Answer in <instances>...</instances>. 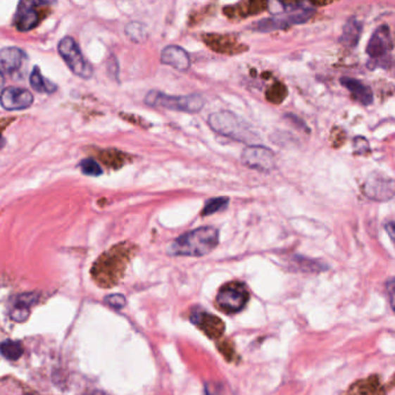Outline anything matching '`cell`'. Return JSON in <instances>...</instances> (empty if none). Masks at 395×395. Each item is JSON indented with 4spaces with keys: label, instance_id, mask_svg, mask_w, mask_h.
Listing matches in <instances>:
<instances>
[{
    "label": "cell",
    "instance_id": "cell-31",
    "mask_svg": "<svg viewBox=\"0 0 395 395\" xmlns=\"http://www.w3.org/2000/svg\"><path fill=\"white\" fill-rule=\"evenodd\" d=\"M5 143H6V142H5V138L3 137V134H1V132H0V150L3 149Z\"/></svg>",
    "mask_w": 395,
    "mask_h": 395
},
{
    "label": "cell",
    "instance_id": "cell-3",
    "mask_svg": "<svg viewBox=\"0 0 395 395\" xmlns=\"http://www.w3.org/2000/svg\"><path fill=\"white\" fill-rule=\"evenodd\" d=\"M210 127L217 134L242 143H254L260 139L258 132L247 122L231 111H217L208 118Z\"/></svg>",
    "mask_w": 395,
    "mask_h": 395
},
{
    "label": "cell",
    "instance_id": "cell-27",
    "mask_svg": "<svg viewBox=\"0 0 395 395\" xmlns=\"http://www.w3.org/2000/svg\"><path fill=\"white\" fill-rule=\"evenodd\" d=\"M369 149V143L366 141L365 138L356 137L355 138V150L358 152V154H363L366 152Z\"/></svg>",
    "mask_w": 395,
    "mask_h": 395
},
{
    "label": "cell",
    "instance_id": "cell-32",
    "mask_svg": "<svg viewBox=\"0 0 395 395\" xmlns=\"http://www.w3.org/2000/svg\"><path fill=\"white\" fill-rule=\"evenodd\" d=\"M87 395H108L107 393L102 392V391H94V392L89 393Z\"/></svg>",
    "mask_w": 395,
    "mask_h": 395
},
{
    "label": "cell",
    "instance_id": "cell-28",
    "mask_svg": "<svg viewBox=\"0 0 395 395\" xmlns=\"http://www.w3.org/2000/svg\"><path fill=\"white\" fill-rule=\"evenodd\" d=\"M386 232L389 233V238L394 242V222H389L385 224Z\"/></svg>",
    "mask_w": 395,
    "mask_h": 395
},
{
    "label": "cell",
    "instance_id": "cell-30",
    "mask_svg": "<svg viewBox=\"0 0 395 395\" xmlns=\"http://www.w3.org/2000/svg\"><path fill=\"white\" fill-rule=\"evenodd\" d=\"M4 84H5V78L3 72L0 71V93L3 92Z\"/></svg>",
    "mask_w": 395,
    "mask_h": 395
},
{
    "label": "cell",
    "instance_id": "cell-7",
    "mask_svg": "<svg viewBox=\"0 0 395 395\" xmlns=\"http://www.w3.org/2000/svg\"><path fill=\"white\" fill-rule=\"evenodd\" d=\"M315 8L307 5L304 8L294 11V12H285V13L277 14L272 18L263 19L255 25V30L261 33H269L274 30H285L294 25H301L308 21L312 18Z\"/></svg>",
    "mask_w": 395,
    "mask_h": 395
},
{
    "label": "cell",
    "instance_id": "cell-22",
    "mask_svg": "<svg viewBox=\"0 0 395 395\" xmlns=\"http://www.w3.org/2000/svg\"><path fill=\"white\" fill-rule=\"evenodd\" d=\"M125 33L134 42H142L146 39V30L139 23H131L125 28Z\"/></svg>",
    "mask_w": 395,
    "mask_h": 395
},
{
    "label": "cell",
    "instance_id": "cell-19",
    "mask_svg": "<svg viewBox=\"0 0 395 395\" xmlns=\"http://www.w3.org/2000/svg\"><path fill=\"white\" fill-rule=\"evenodd\" d=\"M30 86L34 91L42 93V94H53L57 91V86L53 82L43 77L39 68L35 66L30 75Z\"/></svg>",
    "mask_w": 395,
    "mask_h": 395
},
{
    "label": "cell",
    "instance_id": "cell-23",
    "mask_svg": "<svg viewBox=\"0 0 395 395\" xmlns=\"http://www.w3.org/2000/svg\"><path fill=\"white\" fill-rule=\"evenodd\" d=\"M80 170H82V173L85 174V175H89V177H99V175H101L104 173L101 166L94 159H92V158L84 159L80 163Z\"/></svg>",
    "mask_w": 395,
    "mask_h": 395
},
{
    "label": "cell",
    "instance_id": "cell-25",
    "mask_svg": "<svg viewBox=\"0 0 395 395\" xmlns=\"http://www.w3.org/2000/svg\"><path fill=\"white\" fill-rule=\"evenodd\" d=\"M30 308L17 306V305H15L12 312H11V318H12L14 321H17V322H23V321H26L28 317H30Z\"/></svg>",
    "mask_w": 395,
    "mask_h": 395
},
{
    "label": "cell",
    "instance_id": "cell-26",
    "mask_svg": "<svg viewBox=\"0 0 395 395\" xmlns=\"http://www.w3.org/2000/svg\"><path fill=\"white\" fill-rule=\"evenodd\" d=\"M105 301L107 304L115 307V308H122L127 304L125 296H122V294H111V296L106 297Z\"/></svg>",
    "mask_w": 395,
    "mask_h": 395
},
{
    "label": "cell",
    "instance_id": "cell-11",
    "mask_svg": "<svg viewBox=\"0 0 395 395\" xmlns=\"http://www.w3.org/2000/svg\"><path fill=\"white\" fill-rule=\"evenodd\" d=\"M34 95L28 89L11 86L0 93V105L6 111H23L33 105Z\"/></svg>",
    "mask_w": 395,
    "mask_h": 395
},
{
    "label": "cell",
    "instance_id": "cell-13",
    "mask_svg": "<svg viewBox=\"0 0 395 395\" xmlns=\"http://www.w3.org/2000/svg\"><path fill=\"white\" fill-rule=\"evenodd\" d=\"M190 320L213 340L222 337L225 332V323L222 322V319L213 314L206 313V311H194Z\"/></svg>",
    "mask_w": 395,
    "mask_h": 395
},
{
    "label": "cell",
    "instance_id": "cell-17",
    "mask_svg": "<svg viewBox=\"0 0 395 395\" xmlns=\"http://www.w3.org/2000/svg\"><path fill=\"white\" fill-rule=\"evenodd\" d=\"M346 395H386V392L378 377L371 376L355 382Z\"/></svg>",
    "mask_w": 395,
    "mask_h": 395
},
{
    "label": "cell",
    "instance_id": "cell-10",
    "mask_svg": "<svg viewBox=\"0 0 395 395\" xmlns=\"http://www.w3.org/2000/svg\"><path fill=\"white\" fill-rule=\"evenodd\" d=\"M366 196L376 202H387L394 196V181L380 172H373L366 180Z\"/></svg>",
    "mask_w": 395,
    "mask_h": 395
},
{
    "label": "cell",
    "instance_id": "cell-14",
    "mask_svg": "<svg viewBox=\"0 0 395 395\" xmlns=\"http://www.w3.org/2000/svg\"><path fill=\"white\" fill-rule=\"evenodd\" d=\"M27 62V54L17 46H7L0 50V71L15 75Z\"/></svg>",
    "mask_w": 395,
    "mask_h": 395
},
{
    "label": "cell",
    "instance_id": "cell-24",
    "mask_svg": "<svg viewBox=\"0 0 395 395\" xmlns=\"http://www.w3.org/2000/svg\"><path fill=\"white\" fill-rule=\"evenodd\" d=\"M206 395H232L230 387L218 382H206Z\"/></svg>",
    "mask_w": 395,
    "mask_h": 395
},
{
    "label": "cell",
    "instance_id": "cell-12",
    "mask_svg": "<svg viewBox=\"0 0 395 395\" xmlns=\"http://www.w3.org/2000/svg\"><path fill=\"white\" fill-rule=\"evenodd\" d=\"M46 3L37 1H21L18 5L17 13L14 15V25L20 32H28L35 28L39 23V6Z\"/></svg>",
    "mask_w": 395,
    "mask_h": 395
},
{
    "label": "cell",
    "instance_id": "cell-9",
    "mask_svg": "<svg viewBox=\"0 0 395 395\" xmlns=\"http://www.w3.org/2000/svg\"><path fill=\"white\" fill-rule=\"evenodd\" d=\"M275 153L270 149L261 145H249L242 151V163L251 170L269 172L274 170Z\"/></svg>",
    "mask_w": 395,
    "mask_h": 395
},
{
    "label": "cell",
    "instance_id": "cell-8",
    "mask_svg": "<svg viewBox=\"0 0 395 395\" xmlns=\"http://www.w3.org/2000/svg\"><path fill=\"white\" fill-rule=\"evenodd\" d=\"M249 298V289L244 283L231 282L220 287L215 301L220 310L227 313H235L246 306Z\"/></svg>",
    "mask_w": 395,
    "mask_h": 395
},
{
    "label": "cell",
    "instance_id": "cell-1",
    "mask_svg": "<svg viewBox=\"0 0 395 395\" xmlns=\"http://www.w3.org/2000/svg\"><path fill=\"white\" fill-rule=\"evenodd\" d=\"M218 231L211 226H204L180 235L170 247L168 254L172 256H204L217 247Z\"/></svg>",
    "mask_w": 395,
    "mask_h": 395
},
{
    "label": "cell",
    "instance_id": "cell-21",
    "mask_svg": "<svg viewBox=\"0 0 395 395\" xmlns=\"http://www.w3.org/2000/svg\"><path fill=\"white\" fill-rule=\"evenodd\" d=\"M229 203L230 199L226 196L211 199L206 202V206H204V209L202 211V215L206 217V215H213V213L222 211V210H225L227 208Z\"/></svg>",
    "mask_w": 395,
    "mask_h": 395
},
{
    "label": "cell",
    "instance_id": "cell-6",
    "mask_svg": "<svg viewBox=\"0 0 395 395\" xmlns=\"http://www.w3.org/2000/svg\"><path fill=\"white\" fill-rule=\"evenodd\" d=\"M58 53L75 75L82 79H89L93 75V66L85 58V56L82 55V50L75 39L70 36L59 41Z\"/></svg>",
    "mask_w": 395,
    "mask_h": 395
},
{
    "label": "cell",
    "instance_id": "cell-20",
    "mask_svg": "<svg viewBox=\"0 0 395 395\" xmlns=\"http://www.w3.org/2000/svg\"><path fill=\"white\" fill-rule=\"evenodd\" d=\"M0 353L8 360H18L23 356V348L18 341H4L0 344Z\"/></svg>",
    "mask_w": 395,
    "mask_h": 395
},
{
    "label": "cell",
    "instance_id": "cell-18",
    "mask_svg": "<svg viewBox=\"0 0 395 395\" xmlns=\"http://www.w3.org/2000/svg\"><path fill=\"white\" fill-rule=\"evenodd\" d=\"M363 23L356 18H350L343 27L342 35L340 42L346 48L353 49L358 44L360 36H362Z\"/></svg>",
    "mask_w": 395,
    "mask_h": 395
},
{
    "label": "cell",
    "instance_id": "cell-16",
    "mask_svg": "<svg viewBox=\"0 0 395 395\" xmlns=\"http://www.w3.org/2000/svg\"><path fill=\"white\" fill-rule=\"evenodd\" d=\"M341 84L343 87H346L348 91L351 92V94L355 96L357 101L360 102L362 105L369 106L373 102V92L370 89L369 86L364 85L360 80L355 78H349L344 77L341 79Z\"/></svg>",
    "mask_w": 395,
    "mask_h": 395
},
{
    "label": "cell",
    "instance_id": "cell-2",
    "mask_svg": "<svg viewBox=\"0 0 395 395\" xmlns=\"http://www.w3.org/2000/svg\"><path fill=\"white\" fill-rule=\"evenodd\" d=\"M127 251L121 249H111L102 255L98 261L95 262L91 274L93 281L102 289H111L122 281L127 268Z\"/></svg>",
    "mask_w": 395,
    "mask_h": 395
},
{
    "label": "cell",
    "instance_id": "cell-29",
    "mask_svg": "<svg viewBox=\"0 0 395 395\" xmlns=\"http://www.w3.org/2000/svg\"><path fill=\"white\" fill-rule=\"evenodd\" d=\"M387 287H389V294H391V304L393 305V287H394V283H393L392 278L389 280V284H387Z\"/></svg>",
    "mask_w": 395,
    "mask_h": 395
},
{
    "label": "cell",
    "instance_id": "cell-4",
    "mask_svg": "<svg viewBox=\"0 0 395 395\" xmlns=\"http://www.w3.org/2000/svg\"><path fill=\"white\" fill-rule=\"evenodd\" d=\"M145 104L150 107L165 108L170 111H184L195 114L203 109L206 100L202 95L190 94L173 96L159 91H151L145 96Z\"/></svg>",
    "mask_w": 395,
    "mask_h": 395
},
{
    "label": "cell",
    "instance_id": "cell-5",
    "mask_svg": "<svg viewBox=\"0 0 395 395\" xmlns=\"http://www.w3.org/2000/svg\"><path fill=\"white\" fill-rule=\"evenodd\" d=\"M393 39L389 27L380 26L371 36L366 53L369 55V65L387 69L392 64Z\"/></svg>",
    "mask_w": 395,
    "mask_h": 395
},
{
    "label": "cell",
    "instance_id": "cell-15",
    "mask_svg": "<svg viewBox=\"0 0 395 395\" xmlns=\"http://www.w3.org/2000/svg\"><path fill=\"white\" fill-rule=\"evenodd\" d=\"M161 63L172 66L177 71H187L190 68L189 55L177 46H168L161 53Z\"/></svg>",
    "mask_w": 395,
    "mask_h": 395
}]
</instances>
